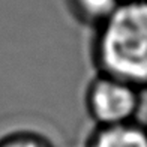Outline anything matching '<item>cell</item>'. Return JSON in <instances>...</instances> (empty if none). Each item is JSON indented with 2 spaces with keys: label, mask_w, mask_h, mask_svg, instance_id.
I'll return each instance as SVG.
<instances>
[{
  "label": "cell",
  "mask_w": 147,
  "mask_h": 147,
  "mask_svg": "<svg viewBox=\"0 0 147 147\" xmlns=\"http://www.w3.org/2000/svg\"><path fill=\"white\" fill-rule=\"evenodd\" d=\"M92 60L98 74L147 92V0H122L96 26Z\"/></svg>",
  "instance_id": "obj_1"
},
{
  "label": "cell",
  "mask_w": 147,
  "mask_h": 147,
  "mask_svg": "<svg viewBox=\"0 0 147 147\" xmlns=\"http://www.w3.org/2000/svg\"><path fill=\"white\" fill-rule=\"evenodd\" d=\"M143 92L119 78L98 74L84 92V107L95 126H110L137 120Z\"/></svg>",
  "instance_id": "obj_2"
},
{
  "label": "cell",
  "mask_w": 147,
  "mask_h": 147,
  "mask_svg": "<svg viewBox=\"0 0 147 147\" xmlns=\"http://www.w3.org/2000/svg\"><path fill=\"white\" fill-rule=\"evenodd\" d=\"M84 147H147V123L137 119L119 125L95 126Z\"/></svg>",
  "instance_id": "obj_3"
},
{
  "label": "cell",
  "mask_w": 147,
  "mask_h": 147,
  "mask_svg": "<svg viewBox=\"0 0 147 147\" xmlns=\"http://www.w3.org/2000/svg\"><path fill=\"white\" fill-rule=\"evenodd\" d=\"M122 0H68L69 9L77 20L93 29L108 18Z\"/></svg>",
  "instance_id": "obj_4"
},
{
  "label": "cell",
  "mask_w": 147,
  "mask_h": 147,
  "mask_svg": "<svg viewBox=\"0 0 147 147\" xmlns=\"http://www.w3.org/2000/svg\"><path fill=\"white\" fill-rule=\"evenodd\" d=\"M0 147H54V144L39 132L14 131L0 138Z\"/></svg>",
  "instance_id": "obj_5"
}]
</instances>
